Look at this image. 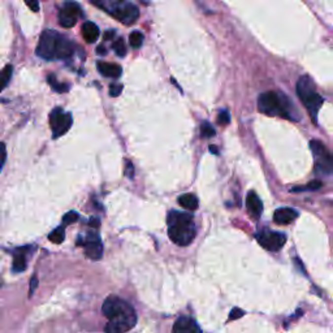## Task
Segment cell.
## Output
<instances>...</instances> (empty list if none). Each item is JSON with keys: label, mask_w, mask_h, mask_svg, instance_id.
<instances>
[{"label": "cell", "mask_w": 333, "mask_h": 333, "mask_svg": "<svg viewBox=\"0 0 333 333\" xmlns=\"http://www.w3.org/2000/svg\"><path fill=\"white\" fill-rule=\"evenodd\" d=\"M173 333H202L201 328L193 318L189 316H180L173 324Z\"/></svg>", "instance_id": "12"}, {"label": "cell", "mask_w": 333, "mask_h": 333, "mask_svg": "<svg viewBox=\"0 0 333 333\" xmlns=\"http://www.w3.org/2000/svg\"><path fill=\"white\" fill-rule=\"evenodd\" d=\"M81 32H82L83 39L86 40L87 43H94V42H97L98 38H99V28L91 21L85 22L82 25Z\"/></svg>", "instance_id": "16"}, {"label": "cell", "mask_w": 333, "mask_h": 333, "mask_svg": "<svg viewBox=\"0 0 333 333\" xmlns=\"http://www.w3.org/2000/svg\"><path fill=\"white\" fill-rule=\"evenodd\" d=\"M47 81L50 83V86L52 87V90L58 91V93H67V91H69V89H71L69 83L59 82L58 79H56V77H55V74L47 75Z\"/></svg>", "instance_id": "19"}, {"label": "cell", "mask_w": 333, "mask_h": 333, "mask_svg": "<svg viewBox=\"0 0 333 333\" xmlns=\"http://www.w3.org/2000/svg\"><path fill=\"white\" fill-rule=\"evenodd\" d=\"M25 3L33 12L39 11V1L38 0H25Z\"/></svg>", "instance_id": "31"}, {"label": "cell", "mask_w": 333, "mask_h": 333, "mask_svg": "<svg viewBox=\"0 0 333 333\" xmlns=\"http://www.w3.org/2000/svg\"><path fill=\"white\" fill-rule=\"evenodd\" d=\"M72 124V115L69 112H64L61 108H55L50 113V126L54 138L64 136L65 133L71 129Z\"/></svg>", "instance_id": "8"}, {"label": "cell", "mask_w": 333, "mask_h": 333, "mask_svg": "<svg viewBox=\"0 0 333 333\" xmlns=\"http://www.w3.org/2000/svg\"><path fill=\"white\" fill-rule=\"evenodd\" d=\"M210 150H211L212 154H218V147H215V146H210Z\"/></svg>", "instance_id": "37"}, {"label": "cell", "mask_w": 333, "mask_h": 333, "mask_svg": "<svg viewBox=\"0 0 333 333\" xmlns=\"http://www.w3.org/2000/svg\"><path fill=\"white\" fill-rule=\"evenodd\" d=\"M90 3L107 12L108 15L125 25H132L140 17V11L134 4H121L115 0H90Z\"/></svg>", "instance_id": "4"}, {"label": "cell", "mask_w": 333, "mask_h": 333, "mask_svg": "<svg viewBox=\"0 0 333 333\" xmlns=\"http://www.w3.org/2000/svg\"><path fill=\"white\" fill-rule=\"evenodd\" d=\"M112 48H113V51L116 52V55L117 56H120V58H124L126 55V46H125V42H124V39L122 38H118V39H116L115 42H113V44H112Z\"/></svg>", "instance_id": "23"}, {"label": "cell", "mask_w": 333, "mask_h": 333, "mask_svg": "<svg viewBox=\"0 0 333 333\" xmlns=\"http://www.w3.org/2000/svg\"><path fill=\"white\" fill-rule=\"evenodd\" d=\"M257 240L263 249L268 251H277L285 245L287 236L281 232H272V230H263L257 234Z\"/></svg>", "instance_id": "10"}, {"label": "cell", "mask_w": 333, "mask_h": 333, "mask_svg": "<svg viewBox=\"0 0 333 333\" xmlns=\"http://www.w3.org/2000/svg\"><path fill=\"white\" fill-rule=\"evenodd\" d=\"M169 238L179 246H187L195 238L194 219L191 214L171 211L167 218Z\"/></svg>", "instance_id": "3"}, {"label": "cell", "mask_w": 333, "mask_h": 333, "mask_svg": "<svg viewBox=\"0 0 333 333\" xmlns=\"http://www.w3.org/2000/svg\"><path fill=\"white\" fill-rule=\"evenodd\" d=\"M37 287H38V279L37 277H33L32 281H30V290H29V297H32L34 292H36Z\"/></svg>", "instance_id": "33"}, {"label": "cell", "mask_w": 333, "mask_h": 333, "mask_svg": "<svg viewBox=\"0 0 333 333\" xmlns=\"http://www.w3.org/2000/svg\"><path fill=\"white\" fill-rule=\"evenodd\" d=\"M215 129H214V126L210 124L208 121H204L201 126V134L202 137L204 138H211V137L215 136Z\"/></svg>", "instance_id": "24"}, {"label": "cell", "mask_w": 333, "mask_h": 333, "mask_svg": "<svg viewBox=\"0 0 333 333\" xmlns=\"http://www.w3.org/2000/svg\"><path fill=\"white\" fill-rule=\"evenodd\" d=\"M310 147L315 156V167L322 173H333V155L320 141L312 140Z\"/></svg>", "instance_id": "7"}, {"label": "cell", "mask_w": 333, "mask_h": 333, "mask_svg": "<svg viewBox=\"0 0 333 333\" xmlns=\"http://www.w3.org/2000/svg\"><path fill=\"white\" fill-rule=\"evenodd\" d=\"M298 218V212L293 208L284 207V208H277L273 214V220H275L276 224L279 225H287L290 224L292 222H294L296 219Z\"/></svg>", "instance_id": "14"}, {"label": "cell", "mask_w": 333, "mask_h": 333, "mask_svg": "<svg viewBox=\"0 0 333 333\" xmlns=\"http://www.w3.org/2000/svg\"><path fill=\"white\" fill-rule=\"evenodd\" d=\"M246 207L251 218L259 219L263 212V203L255 191H250L246 197Z\"/></svg>", "instance_id": "13"}, {"label": "cell", "mask_w": 333, "mask_h": 333, "mask_svg": "<svg viewBox=\"0 0 333 333\" xmlns=\"http://www.w3.org/2000/svg\"><path fill=\"white\" fill-rule=\"evenodd\" d=\"M116 32L115 30H108V32L104 33V40H112L115 38Z\"/></svg>", "instance_id": "34"}, {"label": "cell", "mask_w": 333, "mask_h": 333, "mask_svg": "<svg viewBox=\"0 0 333 333\" xmlns=\"http://www.w3.org/2000/svg\"><path fill=\"white\" fill-rule=\"evenodd\" d=\"M12 72H13L12 65H7L0 71V93L7 87L9 79L12 78Z\"/></svg>", "instance_id": "20"}, {"label": "cell", "mask_w": 333, "mask_h": 333, "mask_svg": "<svg viewBox=\"0 0 333 333\" xmlns=\"http://www.w3.org/2000/svg\"><path fill=\"white\" fill-rule=\"evenodd\" d=\"M125 176H128L129 179H133V176H134V168L129 160H126L125 163Z\"/></svg>", "instance_id": "32"}, {"label": "cell", "mask_w": 333, "mask_h": 333, "mask_svg": "<svg viewBox=\"0 0 333 333\" xmlns=\"http://www.w3.org/2000/svg\"><path fill=\"white\" fill-rule=\"evenodd\" d=\"M97 52L99 55H106V54H107V48H106L104 46H99L97 48Z\"/></svg>", "instance_id": "36"}, {"label": "cell", "mask_w": 333, "mask_h": 333, "mask_svg": "<svg viewBox=\"0 0 333 333\" xmlns=\"http://www.w3.org/2000/svg\"><path fill=\"white\" fill-rule=\"evenodd\" d=\"M122 91V85L120 83H111V86H110V95L113 98L118 97Z\"/></svg>", "instance_id": "28"}, {"label": "cell", "mask_w": 333, "mask_h": 333, "mask_svg": "<svg viewBox=\"0 0 333 333\" xmlns=\"http://www.w3.org/2000/svg\"><path fill=\"white\" fill-rule=\"evenodd\" d=\"M5 159H7V148H5V145L3 142H0V171L3 169Z\"/></svg>", "instance_id": "29"}, {"label": "cell", "mask_w": 333, "mask_h": 333, "mask_svg": "<svg viewBox=\"0 0 333 333\" xmlns=\"http://www.w3.org/2000/svg\"><path fill=\"white\" fill-rule=\"evenodd\" d=\"M244 314H245V312L242 311V310L234 307L229 314V320H236V319H240L241 316L244 315Z\"/></svg>", "instance_id": "30"}, {"label": "cell", "mask_w": 333, "mask_h": 333, "mask_svg": "<svg viewBox=\"0 0 333 333\" xmlns=\"http://www.w3.org/2000/svg\"><path fill=\"white\" fill-rule=\"evenodd\" d=\"M48 240H50L51 242H54V244H61V242L65 240L64 228H63V226H59V228L52 230V232L50 233V236H48Z\"/></svg>", "instance_id": "21"}, {"label": "cell", "mask_w": 333, "mask_h": 333, "mask_svg": "<svg viewBox=\"0 0 333 333\" xmlns=\"http://www.w3.org/2000/svg\"><path fill=\"white\" fill-rule=\"evenodd\" d=\"M115 1H117V3H124L125 0H115Z\"/></svg>", "instance_id": "38"}, {"label": "cell", "mask_w": 333, "mask_h": 333, "mask_svg": "<svg viewBox=\"0 0 333 333\" xmlns=\"http://www.w3.org/2000/svg\"><path fill=\"white\" fill-rule=\"evenodd\" d=\"M81 16H82V11L78 4L72 0H67L64 7L59 12V22L65 29H71L77 24V20Z\"/></svg>", "instance_id": "9"}, {"label": "cell", "mask_w": 333, "mask_h": 333, "mask_svg": "<svg viewBox=\"0 0 333 333\" xmlns=\"http://www.w3.org/2000/svg\"><path fill=\"white\" fill-rule=\"evenodd\" d=\"M296 90H297V95L301 99L302 104L307 108L312 120L316 121V115L324 101H323L322 95L315 90V85L312 82V79L308 75H302L297 81Z\"/></svg>", "instance_id": "5"}, {"label": "cell", "mask_w": 333, "mask_h": 333, "mask_svg": "<svg viewBox=\"0 0 333 333\" xmlns=\"http://www.w3.org/2000/svg\"><path fill=\"white\" fill-rule=\"evenodd\" d=\"M230 116L228 111H220V113L218 115V124L219 125H226L229 124Z\"/></svg>", "instance_id": "27"}, {"label": "cell", "mask_w": 333, "mask_h": 333, "mask_svg": "<svg viewBox=\"0 0 333 333\" xmlns=\"http://www.w3.org/2000/svg\"><path fill=\"white\" fill-rule=\"evenodd\" d=\"M129 43L133 48H140L144 43V34L141 32H133L129 36Z\"/></svg>", "instance_id": "22"}, {"label": "cell", "mask_w": 333, "mask_h": 333, "mask_svg": "<svg viewBox=\"0 0 333 333\" xmlns=\"http://www.w3.org/2000/svg\"><path fill=\"white\" fill-rule=\"evenodd\" d=\"M322 187V183L318 181V180H314L311 183H308L306 186H301V187H294L292 189V191H303V190H318Z\"/></svg>", "instance_id": "25"}, {"label": "cell", "mask_w": 333, "mask_h": 333, "mask_svg": "<svg viewBox=\"0 0 333 333\" xmlns=\"http://www.w3.org/2000/svg\"><path fill=\"white\" fill-rule=\"evenodd\" d=\"M98 71L104 77L108 78H118L122 73V68L120 65L113 64V63H107V61H98Z\"/></svg>", "instance_id": "15"}, {"label": "cell", "mask_w": 333, "mask_h": 333, "mask_svg": "<svg viewBox=\"0 0 333 333\" xmlns=\"http://www.w3.org/2000/svg\"><path fill=\"white\" fill-rule=\"evenodd\" d=\"M37 55L46 60H64L74 52V46L67 37L55 30H44L37 46Z\"/></svg>", "instance_id": "2"}, {"label": "cell", "mask_w": 333, "mask_h": 333, "mask_svg": "<svg viewBox=\"0 0 333 333\" xmlns=\"http://www.w3.org/2000/svg\"><path fill=\"white\" fill-rule=\"evenodd\" d=\"M104 316L108 318L107 333H125L137 324V314L129 303L116 296H110L102 306Z\"/></svg>", "instance_id": "1"}, {"label": "cell", "mask_w": 333, "mask_h": 333, "mask_svg": "<svg viewBox=\"0 0 333 333\" xmlns=\"http://www.w3.org/2000/svg\"><path fill=\"white\" fill-rule=\"evenodd\" d=\"M99 222H99V219H97V218L90 219V225H91V226H95V228H98V226H99Z\"/></svg>", "instance_id": "35"}, {"label": "cell", "mask_w": 333, "mask_h": 333, "mask_svg": "<svg viewBox=\"0 0 333 333\" xmlns=\"http://www.w3.org/2000/svg\"><path fill=\"white\" fill-rule=\"evenodd\" d=\"M179 204L189 211H195L198 208V198L194 194H184L179 198Z\"/></svg>", "instance_id": "18"}, {"label": "cell", "mask_w": 333, "mask_h": 333, "mask_svg": "<svg viewBox=\"0 0 333 333\" xmlns=\"http://www.w3.org/2000/svg\"><path fill=\"white\" fill-rule=\"evenodd\" d=\"M287 98L276 94L275 91H267L259 95L258 110L267 116H281L284 118L292 120V113L287 104Z\"/></svg>", "instance_id": "6"}, {"label": "cell", "mask_w": 333, "mask_h": 333, "mask_svg": "<svg viewBox=\"0 0 333 333\" xmlns=\"http://www.w3.org/2000/svg\"><path fill=\"white\" fill-rule=\"evenodd\" d=\"M83 246H85V253L90 259L93 260H99L103 255V244L97 233H89L86 238L83 240Z\"/></svg>", "instance_id": "11"}, {"label": "cell", "mask_w": 333, "mask_h": 333, "mask_svg": "<svg viewBox=\"0 0 333 333\" xmlns=\"http://www.w3.org/2000/svg\"><path fill=\"white\" fill-rule=\"evenodd\" d=\"M78 220V214L75 211H71L68 214H65V216L63 218V224L65 225H69V224H73Z\"/></svg>", "instance_id": "26"}, {"label": "cell", "mask_w": 333, "mask_h": 333, "mask_svg": "<svg viewBox=\"0 0 333 333\" xmlns=\"http://www.w3.org/2000/svg\"><path fill=\"white\" fill-rule=\"evenodd\" d=\"M29 247H22V249H18L15 253V257H13V271L15 272H22L26 269V254L25 251L28 250Z\"/></svg>", "instance_id": "17"}]
</instances>
